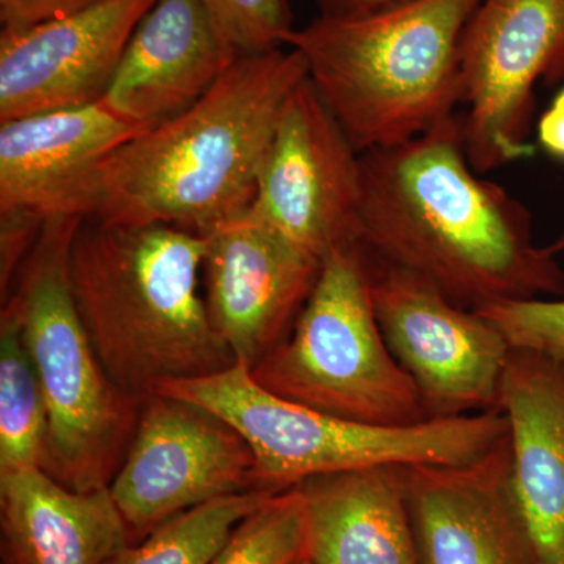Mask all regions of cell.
Listing matches in <instances>:
<instances>
[{
  "label": "cell",
  "mask_w": 564,
  "mask_h": 564,
  "mask_svg": "<svg viewBox=\"0 0 564 564\" xmlns=\"http://www.w3.org/2000/svg\"><path fill=\"white\" fill-rule=\"evenodd\" d=\"M362 248L478 310L564 296V270L533 240L532 214L467 158L463 117L362 152Z\"/></svg>",
  "instance_id": "6da1fadb"
},
{
  "label": "cell",
  "mask_w": 564,
  "mask_h": 564,
  "mask_svg": "<svg viewBox=\"0 0 564 564\" xmlns=\"http://www.w3.org/2000/svg\"><path fill=\"white\" fill-rule=\"evenodd\" d=\"M204 302L236 362L256 366L291 333L322 259L282 236L251 207L204 236Z\"/></svg>",
  "instance_id": "7c38bea8"
},
{
  "label": "cell",
  "mask_w": 564,
  "mask_h": 564,
  "mask_svg": "<svg viewBox=\"0 0 564 564\" xmlns=\"http://www.w3.org/2000/svg\"><path fill=\"white\" fill-rule=\"evenodd\" d=\"M44 220L21 210L0 212V293L2 302L20 273L22 263L39 240Z\"/></svg>",
  "instance_id": "d4e9b609"
},
{
  "label": "cell",
  "mask_w": 564,
  "mask_h": 564,
  "mask_svg": "<svg viewBox=\"0 0 564 564\" xmlns=\"http://www.w3.org/2000/svg\"><path fill=\"white\" fill-rule=\"evenodd\" d=\"M484 0H414L358 18L318 17L285 46L359 154L395 147L455 117L462 104V46Z\"/></svg>",
  "instance_id": "277c9868"
},
{
  "label": "cell",
  "mask_w": 564,
  "mask_h": 564,
  "mask_svg": "<svg viewBox=\"0 0 564 564\" xmlns=\"http://www.w3.org/2000/svg\"><path fill=\"white\" fill-rule=\"evenodd\" d=\"M154 392L198 404L250 445L259 489L281 492L321 475L381 466H462L508 436L500 411L429 419L404 426L370 425L289 402L263 389L250 367L169 381Z\"/></svg>",
  "instance_id": "8992f818"
},
{
  "label": "cell",
  "mask_w": 564,
  "mask_h": 564,
  "mask_svg": "<svg viewBox=\"0 0 564 564\" xmlns=\"http://www.w3.org/2000/svg\"><path fill=\"white\" fill-rule=\"evenodd\" d=\"M203 3L237 55L281 50L295 29L289 0H203Z\"/></svg>",
  "instance_id": "603a6c76"
},
{
  "label": "cell",
  "mask_w": 564,
  "mask_h": 564,
  "mask_svg": "<svg viewBox=\"0 0 564 564\" xmlns=\"http://www.w3.org/2000/svg\"><path fill=\"white\" fill-rule=\"evenodd\" d=\"M564 0H484L462 46L467 158L477 173L532 158L533 90L558 82Z\"/></svg>",
  "instance_id": "9c48e42d"
},
{
  "label": "cell",
  "mask_w": 564,
  "mask_h": 564,
  "mask_svg": "<svg viewBox=\"0 0 564 564\" xmlns=\"http://www.w3.org/2000/svg\"><path fill=\"white\" fill-rule=\"evenodd\" d=\"M475 311L500 329L511 350L564 364L563 296L497 302Z\"/></svg>",
  "instance_id": "cb8c5ba5"
},
{
  "label": "cell",
  "mask_w": 564,
  "mask_h": 564,
  "mask_svg": "<svg viewBox=\"0 0 564 564\" xmlns=\"http://www.w3.org/2000/svg\"><path fill=\"white\" fill-rule=\"evenodd\" d=\"M254 467L250 445L229 423L151 392L110 492L135 544L185 511L259 489Z\"/></svg>",
  "instance_id": "8fae6325"
},
{
  "label": "cell",
  "mask_w": 564,
  "mask_h": 564,
  "mask_svg": "<svg viewBox=\"0 0 564 564\" xmlns=\"http://www.w3.org/2000/svg\"><path fill=\"white\" fill-rule=\"evenodd\" d=\"M304 556L306 513L302 492L293 486L239 522L209 564H295Z\"/></svg>",
  "instance_id": "7402d4cb"
},
{
  "label": "cell",
  "mask_w": 564,
  "mask_h": 564,
  "mask_svg": "<svg viewBox=\"0 0 564 564\" xmlns=\"http://www.w3.org/2000/svg\"><path fill=\"white\" fill-rule=\"evenodd\" d=\"M545 250H547L549 252H551V254L554 256L562 254V252H564V232L560 234V236L556 237L554 242L547 245V247H545Z\"/></svg>",
  "instance_id": "f1b7e54d"
},
{
  "label": "cell",
  "mask_w": 564,
  "mask_h": 564,
  "mask_svg": "<svg viewBox=\"0 0 564 564\" xmlns=\"http://www.w3.org/2000/svg\"><path fill=\"white\" fill-rule=\"evenodd\" d=\"M361 154L306 77L282 106L251 210L317 258L362 242Z\"/></svg>",
  "instance_id": "30bf717a"
},
{
  "label": "cell",
  "mask_w": 564,
  "mask_h": 564,
  "mask_svg": "<svg viewBox=\"0 0 564 564\" xmlns=\"http://www.w3.org/2000/svg\"><path fill=\"white\" fill-rule=\"evenodd\" d=\"M402 466L307 478L299 486L313 564H421Z\"/></svg>",
  "instance_id": "d6986e66"
},
{
  "label": "cell",
  "mask_w": 564,
  "mask_h": 564,
  "mask_svg": "<svg viewBox=\"0 0 564 564\" xmlns=\"http://www.w3.org/2000/svg\"><path fill=\"white\" fill-rule=\"evenodd\" d=\"M273 491L251 489L185 511L107 564H209L229 534Z\"/></svg>",
  "instance_id": "44dd1931"
},
{
  "label": "cell",
  "mask_w": 564,
  "mask_h": 564,
  "mask_svg": "<svg viewBox=\"0 0 564 564\" xmlns=\"http://www.w3.org/2000/svg\"><path fill=\"white\" fill-rule=\"evenodd\" d=\"M47 408L13 315L0 314V477L41 467Z\"/></svg>",
  "instance_id": "ffe728a7"
},
{
  "label": "cell",
  "mask_w": 564,
  "mask_h": 564,
  "mask_svg": "<svg viewBox=\"0 0 564 564\" xmlns=\"http://www.w3.org/2000/svg\"><path fill=\"white\" fill-rule=\"evenodd\" d=\"M295 564H313V563H311V560L307 558V556H304V558L299 560V562H296Z\"/></svg>",
  "instance_id": "f546056e"
},
{
  "label": "cell",
  "mask_w": 564,
  "mask_h": 564,
  "mask_svg": "<svg viewBox=\"0 0 564 564\" xmlns=\"http://www.w3.org/2000/svg\"><path fill=\"white\" fill-rule=\"evenodd\" d=\"M98 0H0L2 32H24L61 20Z\"/></svg>",
  "instance_id": "484cf974"
},
{
  "label": "cell",
  "mask_w": 564,
  "mask_h": 564,
  "mask_svg": "<svg viewBox=\"0 0 564 564\" xmlns=\"http://www.w3.org/2000/svg\"><path fill=\"white\" fill-rule=\"evenodd\" d=\"M79 215L44 221L2 311L13 315L47 408L41 469L73 491L110 488L135 434L144 397L106 372L82 322L69 281Z\"/></svg>",
  "instance_id": "5b68a950"
},
{
  "label": "cell",
  "mask_w": 564,
  "mask_h": 564,
  "mask_svg": "<svg viewBox=\"0 0 564 564\" xmlns=\"http://www.w3.org/2000/svg\"><path fill=\"white\" fill-rule=\"evenodd\" d=\"M158 0H98L24 32H0V122L102 101Z\"/></svg>",
  "instance_id": "4fadbf2b"
},
{
  "label": "cell",
  "mask_w": 564,
  "mask_h": 564,
  "mask_svg": "<svg viewBox=\"0 0 564 564\" xmlns=\"http://www.w3.org/2000/svg\"><path fill=\"white\" fill-rule=\"evenodd\" d=\"M362 251L378 325L414 381L426 417L500 411L513 352L500 329L421 274Z\"/></svg>",
  "instance_id": "ba28073f"
},
{
  "label": "cell",
  "mask_w": 564,
  "mask_h": 564,
  "mask_svg": "<svg viewBox=\"0 0 564 564\" xmlns=\"http://www.w3.org/2000/svg\"><path fill=\"white\" fill-rule=\"evenodd\" d=\"M250 370L274 395L345 421L384 426L429 421L414 381L378 325L361 245L323 259L291 333Z\"/></svg>",
  "instance_id": "52a82bcc"
},
{
  "label": "cell",
  "mask_w": 564,
  "mask_h": 564,
  "mask_svg": "<svg viewBox=\"0 0 564 564\" xmlns=\"http://www.w3.org/2000/svg\"><path fill=\"white\" fill-rule=\"evenodd\" d=\"M306 77V61L293 47L240 55L199 101L102 163L90 220L206 236L242 214L282 106Z\"/></svg>",
  "instance_id": "7a4b0ae2"
},
{
  "label": "cell",
  "mask_w": 564,
  "mask_h": 564,
  "mask_svg": "<svg viewBox=\"0 0 564 564\" xmlns=\"http://www.w3.org/2000/svg\"><path fill=\"white\" fill-rule=\"evenodd\" d=\"M411 2L414 0H314L321 17L329 20H358L399 9Z\"/></svg>",
  "instance_id": "4316f807"
},
{
  "label": "cell",
  "mask_w": 564,
  "mask_h": 564,
  "mask_svg": "<svg viewBox=\"0 0 564 564\" xmlns=\"http://www.w3.org/2000/svg\"><path fill=\"white\" fill-rule=\"evenodd\" d=\"M538 140L551 158L564 162V88L540 118Z\"/></svg>",
  "instance_id": "83f0119b"
},
{
  "label": "cell",
  "mask_w": 564,
  "mask_h": 564,
  "mask_svg": "<svg viewBox=\"0 0 564 564\" xmlns=\"http://www.w3.org/2000/svg\"><path fill=\"white\" fill-rule=\"evenodd\" d=\"M131 544L110 488L73 491L41 467L0 477V564H107Z\"/></svg>",
  "instance_id": "ac0fdd59"
},
{
  "label": "cell",
  "mask_w": 564,
  "mask_h": 564,
  "mask_svg": "<svg viewBox=\"0 0 564 564\" xmlns=\"http://www.w3.org/2000/svg\"><path fill=\"white\" fill-rule=\"evenodd\" d=\"M240 57L203 0H158L137 25L102 101L141 129L199 101Z\"/></svg>",
  "instance_id": "2e32d148"
},
{
  "label": "cell",
  "mask_w": 564,
  "mask_h": 564,
  "mask_svg": "<svg viewBox=\"0 0 564 564\" xmlns=\"http://www.w3.org/2000/svg\"><path fill=\"white\" fill-rule=\"evenodd\" d=\"M143 131L104 101L0 122V212L90 218L102 163Z\"/></svg>",
  "instance_id": "9a60e30c"
},
{
  "label": "cell",
  "mask_w": 564,
  "mask_h": 564,
  "mask_svg": "<svg viewBox=\"0 0 564 564\" xmlns=\"http://www.w3.org/2000/svg\"><path fill=\"white\" fill-rule=\"evenodd\" d=\"M204 236L172 226L82 223L70 289L99 361L126 392L147 397L236 362L204 302Z\"/></svg>",
  "instance_id": "3957f363"
},
{
  "label": "cell",
  "mask_w": 564,
  "mask_h": 564,
  "mask_svg": "<svg viewBox=\"0 0 564 564\" xmlns=\"http://www.w3.org/2000/svg\"><path fill=\"white\" fill-rule=\"evenodd\" d=\"M421 564H534L511 484L508 436L462 466H402Z\"/></svg>",
  "instance_id": "5bb4252c"
},
{
  "label": "cell",
  "mask_w": 564,
  "mask_h": 564,
  "mask_svg": "<svg viewBox=\"0 0 564 564\" xmlns=\"http://www.w3.org/2000/svg\"><path fill=\"white\" fill-rule=\"evenodd\" d=\"M563 77H564V62H563L562 68H560V76H558V80H560V79H563Z\"/></svg>",
  "instance_id": "4dcf8cb0"
},
{
  "label": "cell",
  "mask_w": 564,
  "mask_h": 564,
  "mask_svg": "<svg viewBox=\"0 0 564 564\" xmlns=\"http://www.w3.org/2000/svg\"><path fill=\"white\" fill-rule=\"evenodd\" d=\"M500 413L534 564H564V364L513 350Z\"/></svg>",
  "instance_id": "e0dca14e"
}]
</instances>
